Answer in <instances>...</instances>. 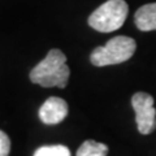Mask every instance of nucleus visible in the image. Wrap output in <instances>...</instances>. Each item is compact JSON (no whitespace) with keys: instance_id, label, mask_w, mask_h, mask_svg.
<instances>
[{"instance_id":"obj_6","label":"nucleus","mask_w":156,"mask_h":156,"mask_svg":"<svg viewBox=\"0 0 156 156\" xmlns=\"http://www.w3.org/2000/svg\"><path fill=\"white\" fill-rule=\"evenodd\" d=\"M134 21L140 31L156 30V3L144 4L135 12Z\"/></svg>"},{"instance_id":"obj_7","label":"nucleus","mask_w":156,"mask_h":156,"mask_svg":"<svg viewBox=\"0 0 156 156\" xmlns=\"http://www.w3.org/2000/svg\"><path fill=\"white\" fill-rule=\"evenodd\" d=\"M107 154H108V146L107 144L89 139L81 144L76 156H107Z\"/></svg>"},{"instance_id":"obj_3","label":"nucleus","mask_w":156,"mask_h":156,"mask_svg":"<svg viewBox=\"0 0 156 156\" xmlns=\"http://www.w3.org/2000/svg\"><path fill=\"white\" fill-rule=\"evenodd\" d=\"M129 7L125 0H107L89 17V25L96 31L112 33L124 25Z\"/></svg>"},{"instance_id":"obj_4","label":"nucleus","mask_w":156,"mask_h":156,"mask_svg":"<svg viewBox=\"0 0 156 156\" xmlns=\"http://www.w3.org/2000/svg\"><path fill=\"white\" fill-rule=\"evenodd\" d=\"M131 105L135 111V121L140 134H151L156 129V109L154 98L147 92H135L131 98Z\"/></svg>"},{"instance_id":"obj_8","label":"nucleus","mask_w":156,"mask_h":156,"mask_svg":"<svg viewBox=\"0 0 156 156\" xmlns=\"http://www.w3.org/2000/svg\"><path fill=\"white\" fill-rule=\"evenodd\" d=\"M34 156H72L70 151L66 146L62 144H53V146H43L39 147Z\"/></svg>"},{"instance_id":"obj_2","label":"nucleus","mask_w":156,"mask_h":156,"mask_svg":"<svg viewBox=\"0 0 156 156\" xmlns=\"http://www.w3.org/2000/svg\"><path fill=\"white\" fill-rule=\"evenodd\" d=\"M136 43L133 38L119 35L107 42L104 47H96L92 50L90 60L95 66H107L121 64L134 55Z\"/></svg>"},{"instance_id":"obj_9","label":"nucleus","mask_w":156,"mask_h":156,"mask_svg":"<svg viewBox=\"0 0 156 156\" xmlns=\"http://www.w3.org/2000/svg\"><path fill=\"white\" fill-rule=\"evenodd\" d=\"M11 151V139L9 136L0 130V156H8Z\"/></svg>"},{"instance_id":"obj_5","label":"nucleus","mask_w":156,"mask_h":156,"mask_svg":"<svg viewBox=\"0 0 156 156\" xmlns=\"http://www.w3.org/2000/svg\"><path fill=\"white\" fill-rule=\"evenodd\" d=\"M68 115V104L64 99L51 96L39 108V119L46 125L60 124Z\"/></svg>"},{"instance_id":"obj_1","label":"nucleus","mask_w":156,"mask_h":156,"mask_svg":"<svg viewBox=\"0 0 156 156\" xmlns=\"http://www.w3.org/2000/svg\"><path fill=\"white\" fill-rule=\"evenodd\" d=\"M70 69L66 65V56L61 50H50L47 56L30 72V81L42 87H60L68 85Z\"/></svg>"}]
</instances>
